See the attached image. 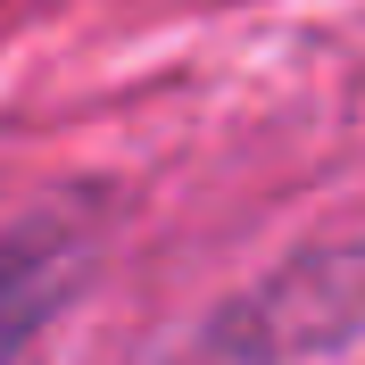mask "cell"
<instances>
[{
    "label": "cell",
    "mask_w": 365,
    "mask_h": 365,
    "mask_svg": "<svg viewBox=\"0 0 365 365\" xmlns=\"http://www.w3.org/2000/svg\"><path fill=\"white\" fill-rule=\"evenodd\" d=\"M58 282H67V266H58V250H17L9 266H0V365H17L25 332L50 316V299H58Z\"/></svg>",
    "instance_id": "cell-1"
}]
</instances>
